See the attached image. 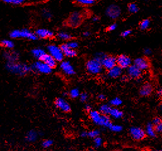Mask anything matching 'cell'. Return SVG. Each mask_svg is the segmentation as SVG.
<instances>
[{
    "label": "cell",
    "mask_w": 162,
    "mask_h": 151,
    "mask_svg": "<svg viewBox=\"0 0 162 151\" xmlns=\"http://www.w3.org/2000/svg\"><path fill=\"white\" fill-rule=\"evenodd\" d=\"M111 123H112L111 121H110V119L108 117L107 115L102 114L99 123H98V125H100L102 127H109Z\"/></svg>",
    "instance_id": "obj_26"
},
{
    "label": "cell",
    "mask_w": 162,
    "mask_h": 151,
    "mask_svg": "<svg viewBox=\"0 0 162 151\" xmlns=\"http://www.w3.org/2000/svg\"><path fill=\"white\" fill-rule=\"evenodd\" d=\"M1 1L8 4L18 5H21V4H23L26 1V0H1Z\"/></svg>",
    "instance_id": "obj_31"
},
{
    "label": "cell",
    "mask_w": 162,
    "mask_h": 151,
    "mask_svg": "<svg viewBox=\"0 0 162 151\" xmlns=\"http://www.w3.org/2000/svg\"><path fill=\"white\" fill-rule=\"evenodd\" d=\"M81 137H87V132H83L81 134Z\"/></svg>",
    "instance_id": "obj_50"
},
{
    "label": "cell",
    "mask_w": 162,
    "mask_h": 151,
    "mask_svg": "<svg viewBox=\"0 0 162 151\" xmlns=\"http://www.w3.org/2000/svg\"><path fill=\"white\" fill-rule=\"evenodd\" d=\"M98 20H99V18H98V17H95L93 18V20L94 22H97V21H98Z\"/></svg>",
    "instance_id": "obj_53"
},
{
    "label": "cell",
    "mask_w": 162,
    "mask_h": 151,
    "mask_svg": "<svg viewBox=\"0 0 162 151\" xmlns=\"http://www.w3.org/2000/svg\"><path fill=\"white\" fill-rule=\"evenodd\" d=\"M102 113H100L99 111H90V117L91 120L93 121L94 123H95L96 125H98L100 118H101Z\"/></svg>",
    "instance_id": "obj_23"
},
{
    "label": "cell",
    "mask_w": 162,
    "mask_h": 151,
    "mask_svg": "<svg viewBox=\"0 0 162 151\" xmlns=\"http://www.w3.org/2000/svg\"><path fill=\"white\" fill-rule=\"evenodd\" d=\"M100 135V131L98 130H93L92 131H90L89 132H87V137L91 138H95Z\"/></svg>",
    "instance_id": "obj_34"
},
{
    "label": "cell",
    "mask_w": 162,
    "mask_h": 151,
    "mask_svg": "<svg viewBox=\"0 0 162 151\" xmlns=\"http://www.w3.org/2000/svg\"><path fill=\"white\" fill-rule=\"evenodd\" d=\"M79 96H80V100L82 102H85L86 101L88 100V96L86 93H81V95H80Z\"/></svg>",
    "instance_id": "obj_43"
},
{
    "label": "cell",
    "mask_w": 162,
    "mask_h": 151,
    "mask_svg": "<svg viewBox=\"0 0 162 151\" xmlns=\"http://www.w3.org/2000/svg\"><path fill=\"white\" fill-rule=\"evenodd\" d=\"M60 69L66 75L72 76L75 74L74 69L69 61H62L60 65Z\"/></svg>",
    "instance_id": "obj_12"
},
{
    "label": "cell",
    "mask_w": 162,
    "mask_h": 151,
    "mask_svg": "<svg viewBox=\"0 0 162 151\" xmlns=\"http://www.w3.org/2000/svg\"><path fill=\"white\" fill-rule=\"evenodd\" d=\"M39 134L36 131L30 130L25 135V141L28 142H34L37 140Z\"/></svg>",
    "instance_id": "obj_22"
},
{
    "label": "cell",
    "mask_w": 162,
    "mask_h": 151,
    "mask_svg": "<svg viewBox=\"0 0 162 151\" xmlns=\"http://www.w3.org/2000/svg\"><path fill=\"white\" fill-rule=\"evenodd\" d=\"M161 123V119L159 117H156V118H155L153 119V125H156L157 124H159V123Z\"/></svg>",
    "instance_id": "obj_44"
},
{
    "label": "cell",
    "mask_w": 162,
    "mask_h": 151,
    "mask_svg": "<svg viewBox=\"0 0 162 151\" xmlns=\"http://www.w3.org/2000/svg\"><path fill=\"white\" fill-rule=\"evenodd\" d=\"M110 108H111V106H110L109 104H102L99 108V112L100 113L104 115H109Z\"/></svg>",
    "instance_id": "obj_28"
},
{
    "label": "cell",
    "mask_w": 162,
    "mask_h": 151,
    "mask_svg": "<svg viewBox=\"0 0 162 151\" xmlns=\"http://www.w3.org/2000/svg\"><path fill=\"white\" fill-rule=\"evenodd\" d=\"M47 51L57 62H61L64 59V55L61 48L56 45H49L47 47Z\"/></svg>",
    "instance_id": "obj_6"
},
{
    "label": "cell",
    "mask_w": 162,
    "mask_h": 151,
    "mask_svg": "<svg viewBox=\"0 0 162 151\" xmlns=\"http://www.w3.org/2000/svg\"><path fill=\"white\" fill-rule=\"evenodd\" d=\"M86 68L90 74L93 75L99 74L103 69L100 61L97 59L95 57L93 59L89 60L86 63Z\"/></svg>",
    "instance_id": "obj_3"
},
{
    "label": "cell",
    "mask_w": 162,
    "mask_h": 151,
    "mask_svg": "<svg viewBox=\"0 0 162 151\" xmlns=\"http://www.w3.org/2000/svg\"><path fill=\"white\" fill-rule=\"evenodd\" d=\"M146 132L150 137H155L156 132L154 129V125L152 123H149L146 127Z\"/></svg>",
    "instance_id": "obj_27"
},
{
    "label": "cell",
    "mask_w": 162,
    "mask_h": 151,
    "mask_svg": "<svg viewBox=\"0 0 162 151\" xmlns=\"http://www.w3.org/2000/svg\"><path fill=\"white\" fill-rule=\"evenodd\" d=\"M144 54L146 56H149L151 54V50L149 49H145L144 50Z\"/></svg>",
    "instance_id": "obj_47"
},
{
    "label": "cell",
    "mask_w": 162,
    "mask_h": 151,
    "mask_svg": "<svg viewBox=\"0 0 162 151\" xmlns=\"http://www.w3.org/2000/svg\"><path fill=\"white\" fill-rule=\"evenodd\" d=\"M122 74V69L116 65L112 68L108 70L107 76L110 78H117Z\"/></svg>",
    "instance_id": "obj_17"
},
{
    "label": "cell",
    "mask_w": 162,
    "mask_h": 151,
    "mask_svg": "<svg viewBox=\"0 0 162 151\" xmlns=\"http://www.w3.org/2000/svg\"><path fill=\"white\" fill-rule=\"evenodd\" d=\"M66 45H68L69 48L73 49H76L78 47V42H75V41H70V42H68V43L66 44Z\"/></svg>",
    "instance_id": "obj_40"
},
{
    "label": "cell",
    "mask_w": 162,
    "mask_h": 151,
    "mask_svg": "<svg viewBox=\"0 0 162 151\" xmlns=\"http://www.w3.org/2000/svg\"><path fill=\"white\" fill-rule=\"evenodd\" d=\"M149 25H150L149 20H148V19H146V20H144L143 22H141L140 27L141 30H146L149 26Z\"/></svg>",
    "instance_id": "obj_37"
},
{
    "label": "cell",
    "mask_w": 162,
    "mask_h": 151,
    "mask_svg": "<svg viewBox=\"0 0 162 151\" xmlns=\"http://www.w3.org/2000/svg\"><path fill=\"white\" fill-rule=\"evenodd\" d=\"M134 64L141 71H146L149 68V64L148 61L144 57L137 58L134 61Z\"/></svg>",
    "instance_id": "obj_15"
},
{
    "label": "cell",
    "mask_w": 162,
    "mask_h": 151,
    "mask_svg": "<svg viewBox=\"0 0 162 151\" xmlns=\"http://www.w3.org/2000/svg\"><path fill=\"white\" fill-rule=\"evenodd\" d=\"M32 71L43 74H49L52 72L53 69L47 65L42 61L38 60L30 65Z\"/></svg>",
    "instance_id": "obj_4"
},
{
    "label": "cell",
    "mask_w": 162,
    "mask_h": 151,
    "mask_svg": "<svg viewBox=\"0 0 162 151\" xmlns=\"http://www.w3.org/2000/svg\"><path fill=\"white\" fill-rule=\"evenodd\" d=\"M122 103V101L119 98H114L112 100H110V105L114 106H118L121 105Z\"/></svg>",
    "instance_id": "obj_33"
},
{
    "label": "cell",
    "mask_w": 162,
    "mask_h": 151,
    "mask_svg": "<svg viewBox=\"0 0 162 151\" xmlns=\"http://www.w3.org/2000/svg\"><path fill=\"white\" fill-rule=\"evenodd\" d=\"M41 61H42L44 63H45L47 65H49V66L52 69L54 68L57 65V61L53 56H51L49 54L46 53L44 56V57H42Z\"/></svg>",
    "instance_id": "obj_19"
},
{
    "label": "cell",
    "mask_w": 162,
    "mask_h": 151,
    "mask_svg": "<svg viewBox=\"0 0 162 151\" xmlns=\"http://www.w3.org/2000/svg\"><path fill=\"white\" fill-rule=\"evenodd\" d=\"M108 128L114 132H120L122 130V127L121 125L112 124V123H111Z\"/></svg>",
    "instance_id": "obj_29"
},
{
    "label": "cell",
    "mask_w": 162,
    "mask_h": 151,
    "mask_svg": "<svg viewBox=\"0 0 162 151\" xmlns=\"http://www.w3.org/2000/svg\"><path fill=\"white\" fill-rule=\"evenodd\" d=\"M127 69L129 76L133 79L139 78L142 74V71L134 64L129 65Z\"/></svg>",
    "instance_id": "obj_14"
},
{
    "label": "cell",
    "mask_w": 162,
    "mask_h": 151,
    "mask_svg": "<svg viewBox=\"0 0 162 151\" xmlns=\"http://www.w3.org/2000/svg\"><path fill=\"white\" fill-rule=\"evenodd\" d=\"M121 10L119 7L115 5H110L106 10V15L112 19H116L120 16Z\"/></svg>",
    "instance_id": "obj_10"
},
{
    "label": "cell",
    "mask_w": 162,
    "mask_h": 151,
    "mask_svg": "<svg viewBox=\"0 0 162 151\" xmlns=\"http://www.w3.org/2000/svg\"><path fill=\"white\" fill-rule=\"evenodd\" d=\"M53 142L51 140H45L43 141L42 145L44 148H49L53 145Z\"/></svg>",
    "instance_id": "obj_39"
},
{
    "label": "cell",
    "mask_w": 162,
    "mask_h": 151,
    "mask_svg": "<svg viewBox=\"0 0 162 151\" xmlns=\"http://www.w3.org/2000/svg\"><path fill=\"white\" fill-rule=\"evenodd\" d=\"M103 68L109 69L112 68L117 65V59L114 56L105 55L100 61Z\"/></svg>",
    "instance_id": "obj_8"
},
{
    "label": "cell",
    "mask_w": 162,
    "mask_h": 151,
    "mask_svg": "<svg viewBox=\"0 0 162 151\" xmlns=\"http://www.w3.org/2000/svg\"><path fill=\"white\" fill-rule=\"evenodd\" d=\"M131 33V31L130 30H125L123 32L121 33V36L123 37H126L129 36L130 34Z\"/></svg>",
    "instance_id": "obj_45"
},
{
    "label": "cell",
    "mask_w": 162,
    "mask_h": 151,
    "mask_svg": "<svg viewBox=\"0 0 162 151\" xmlns=\"http://www.w3.org/2000/svg\"><path fill=\"white\" fill-rule=\"evenodd\" d=\"M10 37L13 39L17 38H25L30 40H35L37 39V37L35 33L31 32L30 30L27 29H16L10 33Z\"/></svg>",
    "instance_id": "obj_2"
},
{
    "label": "cell",
    "mask_w": 162,
    "mask_h": 151,
    "mask_svg": "<svg viewBox=\"0 0 162 151\" xmlns=\"http://www.w3.org/2000/svg\"><path fill=\"white\" fill-rule=\"evenodd\" d=\"M152 91H153V87L151 86V84L147 83L144 84L143 86L141 87L140 91V93L143 96H147L151 94Z\"/></svg>",
    "instance_id": "obj_20"
},
{
    "label": "cell",
    "mask_w": 162,
    "mask_h": 151,
    "mask_svg": "<svg viewBox=\"0 0 162 151\" xmlns=\"http://www.w3.org/2000/svg\"><path fill=\"white\" fill-rule=\"evenodd\" d=\"M76 1L83 5H91L95 3L96 0H76Z\"/></svg>",
    "instance_id": "obj_36"
},
{
    "label": "cell",
    "mask_w": 162,
    "mask_h": 151,
    "mask_svg": "<svg viewBox=\"0 0 162 151\" xmlns=\"http://www.w3.org/2000/svg\"><path fill=\"white\" fill-rule=\"evenodd\" d=\"M129 133L131 136L136 141H140L145 137V131L140 127H133L129 130Z\"/></svg>",
    "instance_id": "obj_9"
},
{
    "label": "cell",
    "mask_w": 162,
    "mask_h": 151,
    "mask_svg": "<svg viewBox=\"0 0 162 151\" xmlns=\"http://www.w3.org/2000/svg\"><path fill=\"white\" fill-rule=\"evenodd\" d=\"M35 1H45V0H35Z\"/></svg>",
    "instance_id": "obj_54"
},
{
    "label": "cell",
    "mask_w": 162,
    "mask_h": 151,
    "mask_svg": "<svg viewBox=\"0 0 162 151\" xmlns=\"http://www.w3.org/2000/svg\"><path fill=\"white\" fill-rule=\"evenodd\" d=\"M5 67L6 70L13 74L19 76H24L32 71L31 67L25 63H20V61L13 63H6Z\"/></svg>",
    "instance_id": "obj_1"
},
{
    "label": "cell",
    "mask_w": 162,
    "mask_h": 151,
    "mask_svg": "<svg viewBox=\"0 0 162 151\" xmlns=\"http://www.w3.org/2000/svg\"><path fill=\"white\" fill-rule=\"evenodd\" d=\"M157 93H158V96H161V94H162V90H161V88L159 89Z\"/></svg>",
    "instance_id": "obj_52"
},
{
    "label": "cell",
    "mask_w": 162,
    "mask_h": 151,
    "mask_svg": "<svg viewBox=\"0 0 162 151\" xmlns=\"http://www.w3.org/2000/svg\"><path fill=\"white\" fill-rule=\"evenodd\" d=\"M37 38H52L54 36V33L48 29H37L35 32Z\"/></svg>",
    "instance_id": "obj_16"
},
{
    "label": "cell",
    "mask_w": 162,
    "mask_h": 151,
    "mask_svg": "<svg viewBox=\"0 0 162 151\" xmlns=\"http://www.w3.org/2000/svg\"><path fill=\"white\" fill-rule=\"evenodd\" d=\"M58 38H60V39L62 40H69L71 38H72V36L69 35V33H66V32H60L59 33L58 35Z\"/></svg>",
    "instance_id": "obj_30"
},
{
    "label": "cell",
    "mask_w": 162,
    "mask_h": 151,
    "mask_svg": "<svg viewBox=\"0 0 162 151\" xmlns=\"http://www.w3.org/2000/svg\"><path fill=\"white\" fill-rule=\"evenodd\" d=\"M116 28H117V25L116 24H114L110 25L108 27V30L109 31H113L114 30H116Z\"/></svg>",
    "instance_id": "obj_46"
},
{
    "label": "cell",
    "mask_w": 162,
    "mask_h": 151,
    "mask_svg": "<svg viewBox=\"0 0 162 151\" xmlns=\"http://www.w3.org/2000/svg\"><path fill=\"white\" fill-rule=\"evenodd\" d=\"M93 143H94V146L96 148H100V147H101L102 145V138H100L99 136L94 138Z\"/></svg>",
    "instance_id": "obj_38"
},
{
    "label": "cell",
    "mask_w": 162,
    "mask_h": 151,
    "mask_svg": "<svg viewBox=\"0 0 162 151\" xmlns=\"http://www.w3.org/2000/svg\"><path fill=\"white\" fill-rule=\"evenodd\" d=\"M42 15H43V17L47 19H50L51 18V17H52V15H51V13L50 11L47 10H44V11H43Z\"/></svg>",
    "instance_id": "obj_41"
},
{
    "label": "cell",
    "mask_w": 162,
    "mask_h": 151,
    "mask_svg": "<svg viewBox=\"0 0 162 151\" xmlns=\"http://www.w3.org/2000/svg\"><path fill=\"white\" fill-rule=\"evenodd\" d=\"M128 10L130 13H135L136 12H137L138 10H139V8H138L137 6L134 3H131L128 6Z\"/></svg>",
    "instance_id": "obj_35"
},
{
    "label": "cell",
    "mask_w": 162,
    "mask_h": 151,
    "mask_svg": "<svg viewBox=\"0 0 162 151\" xmlns=\"http://www.w3.org/2000/svg\"><path fill=\"white\" fill-rule=\"evenodd\" d=\"M90 35V33L89 32H85L83 33V35L85 37H88Z\"/></svg>",
    "instance_id": "obj_51"
},
{
    "label": "cell",
    "mask_w": 162,
    "mask_h": 151,
    "mask_svg": "<svg viewBox=\"0 0 162 151\" xmlns=\"http://www.w3.org/2000/svg\"><path fill=\"white\" fill-rule=\"evenodd\" d=\"M0 46L6 49H13L15 47V43L10 39H3L0 40Z\"/></svg>",
    "instance_id": "obj_25"
},
{
    "label": "cell",
    "mask_w": 162,
    "mask_h": 151,
    "mask_svg": "<svg viewBox=\"0 0 162 151\" xmlns=\"http://www.w3.org/2000/svg\"><path fill=\"white\" fill-rule=\"evenodd\" d=\"M83 20V15L80 11H74L71 14L68 19V24L72 27H77L80 25Z\"/></svg>",
    "instance_id": "obj_7"
},
{
    "label": "cell",
    "mask_w": 162,
    "mask_h": 151,
    "mask_svg": "<svg viewBox=\"0 0 162 151\" xmlns=\"http://www.w3.org/2000/svg\"><path fill=\"white\" fill-rule=\"evenodd\" d=\"M69 95L70 96L71 98H78L80 96V91L77 88H74L72 89L69 93Z\"/></svg>",
    "instance_id": "obj_32"
},
{
    "label": "cell",
    "mask_w": 162,
    "mask_h": 151,
    "mask_svg": "<svg viewBox=\"0 0 162 151\" xmlns=\"http://www.w3.org/2000/svg\"><path fill=\"white\" fill-rule=\"evenodd\" d=\"M32 55L34 57H35V59L37 60H42V57H44V56L46 54L45 52V50L41 48H35L32 50L31 51Z\"/></svg>",
    "instance_id": "obj_21"
},
{
    "label": "cell",
    "mask_w": 162,
    "mask_h": 151,
    "mask_svg": "<svg viewBox=\"0 0 162 151\" xmlns=\"http://www.w3.org/2000/svg\"><path fill=\"white\" fill-rule=\"evenodd\" d=\"M117 65L122 69H127L129 65H131V58L128 56L122 54L117 58Z\"/></svg>",
    "instance_id": "obj_11"
},
{
    "label": "cell",
    "mask_w": 162,
    "mask_h": 151,
    "mask_svg": "<svg viewBox=\"0 0 162 151\" xmlns=\"http://www.w3.org/2000/svg\"><path fill=\"white\" fill-rule=\"evenodd\" d=\"M109 115L111 116V117L115 118V119H119L123 117V112L119 110L118 108H110Z\"/></svg>",
    "instance_id": "obj_24"
},
{
    "label": "cell",
    "mask_w": 162,
    "mask_h": 151,
    "mask_svg": "<svg viewBox=\"0 0 162 151\" xmlns=\"http://www.w3.org/2000/svg\"><path fill=\"white\" fill-rule=\"evenodd\" d=\"M98 98L100 100H105L106 99V96L103 94H100L98 95Z\"/></svg>",
    "instance_id": "obj_48"
},
{
    "label": "cell",
    "mask_w": 162,
    "mask_h": 151,
    "mask_svg": "<svg viewBox=\"0 0 162 151\" xmlns=\"http://www.w3.org/2000/svg\"><path fill=\"white\" fill-rule=\"evenodd\" d=\"M55 106L58 109L64 112H69L71 110L69 104L64 98H58L56 100V101H55Z\"/></svg>",
    "instance_id": "obj_13"
},
{
    "label": "cell",
    "mask_w": 162,
    "mask_h": 151,
    "mask_svg": "<svg viewBox=\"0 0 162 151\" xmlns=\"http://www.w3.org/2000/svg\"><path fill=\"white\" fill-rule=\"evenodd\" d=\"M3 57L5 60L6 63H13V62L19 61L20 55L17 50L6 49L3 52Z\"/></svg>",
    "instance_id": "obj_5"
},
{
    "label": "cell",
    "mask_w": 162,
    "mask_h": 151,
    "mask_svg": "<svg viewBox=\"0 0 162 151\" xmlns=\"http://www.w3.org/2000/svg\"><path fill=\"white\" fill-rule=\"evenodd\" d=\"M154 129H155V130L156 133H161L162 131V123L154 125Z\"/></svg>",
    "instance_id": "obj_42"
},
{
    "label": "cell",
    "mask_w": 162,
    "mask_h": 151,
    "mask_svg": "<svg viewBox=\"0 0 162 151\" xmlns=\"http://www.w3.org/2000/svg\"><path fill=\"white\" fill-rule=\"evenodd\" d=\"M62 52L63 53L64 56H66L67 57H74L76 56L77 52L75 49H73L69 48L66 44H62L60 47Z\"/></svg>",
    "instance_id": "obj_18"
},
{
    "label": "cell",
    "mask_w": 162,
    "mask_h": 151,
    "mask_svg": "<svg viewBox=\"0 0 162 151\" xmlns=\"http://www.w3.org/2000/svg\"><path fill=\"white\" fill-rule=\"evenodd\" d=\"M92 109V107L90 105V104H86L85 105V110L88 111H90Z\"/></svg>",
    "instance_id": "obj_49"
}]
</instances>
